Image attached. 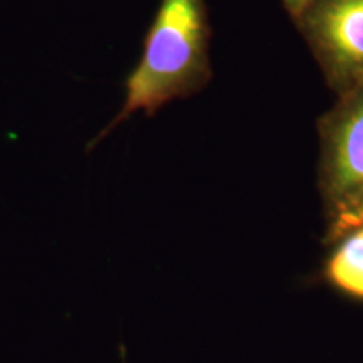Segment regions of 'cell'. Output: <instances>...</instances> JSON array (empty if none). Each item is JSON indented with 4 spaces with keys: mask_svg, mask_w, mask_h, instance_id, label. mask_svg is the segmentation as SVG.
<instances>
[{
    "mask_svg": "<svg viewBox=\"0 0 363 363\" xmlns=\"http://www.w3.org/2000/svg\"><path fill=\"white\" fill-rule=\"evenodd\" d=\"M208 39L206 0H162L145 38L142 59L125 83L121 111L91 140L88 150L133 113L153 116L167 103L201 91L212 76Z\"/></svg>",
    "mask_w": 363,
    "mask_h": 363,
    "instance_id": "1",
    "label": "cell"
},
{
    "mask_svg": "<svg viewBox=\"0 0 363 363\" xmlns=\"http://www.w3.org/2000/svg\"><path fill=\"white\" fill-rule=\"evenodd\" d=\"M296 22L338 94L363 86V0H313Z\"/></svg>",
    "mask_w": 363,
    "mask_h": 363,
    "instance_id": "2",
    "label": "cell"
},
{
    "mask_svg": "<svg viewBox=\"0 0 363 363\" xmlns=\"http://www.w3.org/2000/svg\"><path fill=\"white\" fill-rule=\"evenodd\" d=\"M320 189L333 214L363 192V86L340 94L320 121Z\"/></svg>",
    "mask_w": 363,
    "mask_h": 363,
    "instance_id": "3",
    "label": "cell"
},
{
    "mask_svg": "<svg viewBox=\"0 0 363 363\" xmlns=\"http://www.w3.org/2000/svg\"><path fill=\"white\" fill-rule=\"evenodd\" d=\"M323 279L343 296L363 301V224L335 242L323 264Z\"/></svg>",
    "mask_w": 363,
    "mask_h": 363,
    "instance_id": "4",
    "label": "cell"
},
{
    "mask_svg": "<svg viewBox=\"0 0 363 363\" xmlns=\"http://www.w3.org/2000/svg\"><path fill=\"white\" fill-rule=\"evenodd\" d=\"M328 234H326V242L335 244L342 239L345 234L350 233L355 227L363 224V192L352 199L350 202L345 203L338 211L328 216Z\"/></svg>",
    "mask_w": 363,
    "mask_h": 363,
    "instance_id": "5",
    "label": "cell"
},
{
    "mask_svg": "<svg viewBox=\"0 0 363 363\" xmlns=\"http://www.w3.org/2000/svg\"><path fill=\"white\" fill-rule=\"evenodd\" d=\"M283 2H284L286 9H288V11L293 13L294 19H296L299 13L305 11L308 6H310L313 0H283Z\"/></svg>",
    "mask_w": 363,
    "mask_h": 363,
    "instance_id": "6",
    "label": "cell"
}]
</instances>
